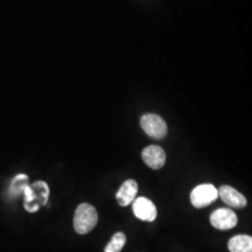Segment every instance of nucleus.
<instances>
[{"label":"nucleus","instance_id":"1","mask_svg":"<svg viewBox=\"0 0 252 252\" xmlns=\"http://www.w3.org/2000/svg\"><path fill=\"white\" fill-rule=\"evenodd\" d=\"M25 208L35 213L48 203L50 189L45 181L38 180L25 189Z\"/></svg>","mask_w":252,"mask_h":252},{"label":"nucleus","instance_id":"2","mask_svg":"<svg viewBox=\"0 0 252 252\" xmlns=\"http://www.w3.org/2000/svg\"><path fill=\"white\" fill-rule=\"evenodd\" d=\"M98 214L95 207L90 204L82 203L77 207L74 215V229L79 234H86L96 226Z\"/></svg>","mask_w":252,"mask_h":252},{"label":"nucleus","instance_id":"3","mask_svg":"<svg viewBox=\"0 0 252 252\" xmlns=\"http://www.w3.org/2000/svg\"><path fill=\"white\" fill-rule=\"evenodd\" d=\"M140 125L145 133L155 139H162L167 134L166 123L157 114H145L141 117Z\"/></svg>","mask_w":252,"mask_h":252},{"label":"nucleus","instance_id":"4","mask_svg":"<svg viewBox=\"0 0 252 252\" xmlns=\"http://www.w3.org/2000/svg\"><path fill=\"white\" fill-rule=\"evenodd\" d=\"M218 197V189L214 185L202 184L192 189L189 198L193 207L203 208L211 205Z\"/></svg>","mask_w":252,"mask_h":252},{"label":"nucleus","instance_id":"5","mask_svg":"<svg viewBox=\"0 0 252 252\" xmlns=\"http://www.w3.org/2000/svg\"><path fill=\"white\" fill-rule=\"evenodd\" d=\"M238 219L234 210L230 208H219L210 215V223L219 230H230L236 226Z\"/></svg>","mask_w":252,"mask_h":252},{"label":"nucleus","instance_id":"6","mask_svg":"<svg viewBox=\"0 0 252 252\" xmlns=\"http://www.w3.org/2000/svg\"><path fill=\"white\" fill-rule=\"evenodd\" d=\"M133 212L135 216L144 221L152 222L157 218V208L150 199L138 197L133 202Z\"/></svg>","mask_w":252,"mask_h":252},{"label":"nucleus","instance_id":"7","mask_svg":"<svg viewBox=\"0 0 252 252\" xmlns=\"http://www.w3.org/2000/svg\"><path fill=\"white\" fill-rule=\"evenodd\" d=\"M141 156L145 163L154 170L161 169L166 161L163 149L157 145H151L145 148Z\"/></svg>","mask_w":252,"mask_h":252},{"label":"nucleus","instance_id":"8","mask_svg":"<svg viewBox=\"0 0 252 252\" xmlns=\"http://www.w3.org/2000/svg\"><path fill=\"white\" fill-rule=\"evenodd\" d=\"M218 194L225 204L234 208H244L248 204L247 198L241 192L228 185H223L218 189Z\"/></svg>","mask_w":252,"mask_h":252},{"label":"nucleus","instance_id":"9","mask_svg":"<svg viewBox=\"0 0 252 252\" xmlns=\"http://www.w3.org/2000/svg\"><path fill=\"white\" fill-rule=\"evenodd\" d=\"M138 191V185L134 180H127L120 187L116 194L118 204L122 207H127L135 201Z\"/></svg>","mask_w":252,"mask_h":252},{"label":"nucleus","instance_id":"10","mask_svg":"<svg viewBox=\"0 0 252 252\" xmlns=\"http://www.w3.org/2000/svg\"><path fill=\"white\" fill-rule=\"evenodd\" d=\"M228 249L231 252H252V237L247 234H238L229 240Z\"/></svg>","mask_w":252,"mask_h":252},{"label":"nucleus","instance_id":"11","mask_svg":"<svg viewBox=\"0 0 252 252\" xmlns=\"http://www.w3.org/2000/svg\"><path fill=\"white\" fill-rule=\"evenodd\" d=\"M28 181L29 179L27 175L25 174L17 175L10 184V189H9L10 194L12 196H19L23 191L25 192V189L29 186Z\"/></svg>","mask_w":252,"mask_h":252},{"label":"nucleus","instance_id":"12","mask_svg":"<svg viewBox=\"0 0 252 252\" xmlns=\"http://www.w3.org/2000/svg\"><path fill=\"white\" fill-rule=\"evenodd\" d=\"M126 243V235L119 232L114 234L105 248V252H121Z\"/></svg>","mask_w":252,"mask_h":252}]
</instances>
